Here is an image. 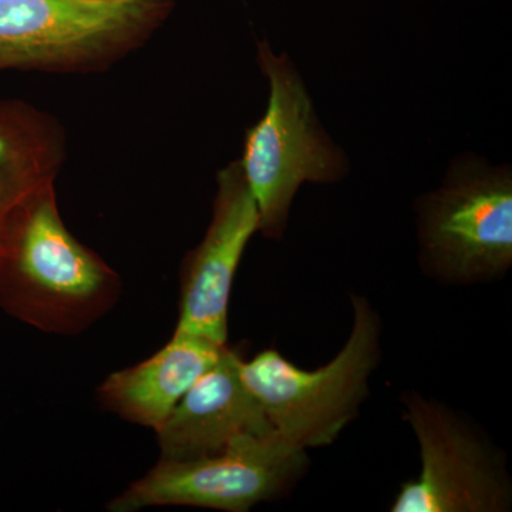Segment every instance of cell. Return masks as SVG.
<instances>
[{"label": "cell", "instance_id": "cell-8", "mask_svg": "<svg viewBox=\"0 0 512 512\" xmlns=\"http://www.w3.org/2000/svg\"><path fill=\"white\" fill-rule=\"evenodd\" d=\"M212 218L181 269L180 315L174 332L227 345L228 306L239 262L259 231V212L239 161L217 175Z\"/></svg>", "mask_w": 512, "mask_h": 512}, {"label": "cell", "instance_id": "cell-4", "mask_svg": "<svg viewBox=\"0 0 512 512\" xmlns=\"http://www.w3.org/2000/svg\"><path fill=\"white\" fill-rule=\"evenodd\" d=\"M271 94L264 117L245 133L239 161L259 212V231L281 238L296 191L306 181L333 183L345 173L342 153L319 126L311 97L288 56L258 43Z\"/></svg>", "mask_w": 512, "mask_h": 512}, {"label": "cell", "instance_id": "cell-10", "mask_svg": "<svg viewBox=\"0 0 512 512\" xmlns=\"http://www.w3.org/2000/svg\"><path fill=\"white\" fill-rule=\"evenodd\" d=\"M227 346L174 332L153 356L111 373L97 392L100 403L121 419L157 431Z\"/></svg>", "mask_w": 512, "mask_h": 512}, {"label": "cell", "instance_id": "cell-7", "mask_svg": "<svg viewBox=\"0 0 512 512\" xmlns=\"http://www.w3.org/2000/svg\"><path fill=\"white\" fill-rule=\"evenodd\" d=\"M306 461V450L279 434L245 436L212 456L161 458L146 476L117 495L107 510L134 512L184 505L245 512L284 494L301 477Z\"/></svg>", "mask_w": 512, "mask_h": 512}, {"label": "cell", "instance_id": "cell-3", "mask_svg": "<svg viewBox=\"0 0 512 512\" xmlns=\"http://www.w3.org/2000/svg\"><path fill=\"white\" fill-rule=\"evenodd\" d=\"M348 342L328 365H293L278 350L241 360V376L274 427L293 446H329L359 416L370 377L382 359V319L363 296H352Z\"/></svg>", "mask_w": 512, "mask_h": 512}, {"label": "cell", "instance_id": "cell-1", "mask_svg": "<svg viewBox=\"0 0 512 512\" xmlns=\"http://www.w3.org/2000/svg\"><path fill=\"white\" fill-rule=\"evenodd\" d=\"M120 276L74 237L60 215L55 183L33 192L0 234V306L53 335L74 336L119 301Z\"/></svg>", "mask_w": 512, "mask_h": 512}, {"label": "cell", "instance_id": "cell-11", "mask_svg": "<svg viewBox=\"0 0 512 512\" xmlns=\"http://www.w3.org/2000/svg\"><path fill=\"white\" fill-rule=\"evenodd\" d=\"M66 154V133L55 116L0 99V234L26 198L55 183Z\"/></svg>", "mask_w": 512, "mask_h": 512}, {"label": "cell", "instance_id": "cell-6", "mask_svg": "<svg viewBox=\"0 0 512 512\" xmlns=\"http://www.w3.org/2000/svg\"><path fill=\"white\" fill-rule=\"evenodd\" d=\"M403 417L419 443L421 470L406 481L393 512H505L512 483L504 454L447 404L403 394Z\"/></svg>", "mask_w": 512, "mask_h": 512}, {"label": "cell", "instance_id": "cell-9", "mask_svg": "<svg viewBox=\"0 0 512 512\" xmlns=\"http://www.w3.org/2000/svg\"><path fill=\"white\" fill-rule=\"evenodd\" d=\"M241 360L237 350L227 346L217 365L188 390L156 431L161 458L212 456L241 437L275 433L242 380Z\"/></svg>", "mask_w": 512, "mask_h": 512}, {"label": "cell", "instance_id": "cell-5", "mask_svg": "<svg viewBox=\"0 0 512 512\" xmlns=\"http://www.w3.org/2000/svg\"><path fill=\"white\" fill-rule=\"evenodd\" d=\"M424 271L437 281H493L512 265V180L507 167L458 164L419 205Z\"/></svg>", "mask_w": 512, "mask_h": 512}, {"label": "cell", "instance_id": "cell-2", "mask_svg": "<svg viewBox=\"0 0 512 512\" xmlns=\"http://www.w3.org/2000/svg\"><path fill=\"white\" fill-rule=\"evenodd\" d=\"M174 5V0H0V72H107L146 45Z\"/></svg>", "mask_w": 512, "mask_h": 512}]
</instances>
